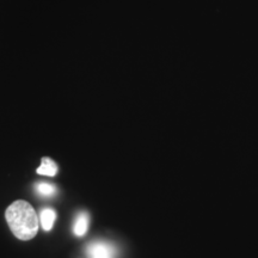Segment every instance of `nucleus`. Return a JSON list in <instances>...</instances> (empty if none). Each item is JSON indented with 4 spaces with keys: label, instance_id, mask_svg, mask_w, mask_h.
Returning <instances> with one entry per match:
<instances>
[{
    "label": "nucleus",
    "instance_id": "6",
    "mask_svg": "<svg viewBox=\"0 0 258 258\" xmlns=\"http://www.w3.org/2000/svg\"><path fill=\"white\" fill-rule=\"evenodd\" d=\"M36 191L42 196L49 198V196H53L56 192V186L50 184V183H38L36 186Z\"/></svg>",
    "mask_w": 258,
    "mask_h": 258
},
{
    "label": "nucleus",
    "instance_id": "4",
    "mask_svg": "<svg viewBox=\"0 0 258 258\" xmlns=\"http://www.w3.org/2000/svg\"><path fill=\"white\" fill-rule=\"evenodd\" d=\"M89 222H90V217L88 213L83 212L78 214V217L76 219V222H74V234L78 235V237H83L84 234H86L88 232V227H89Z\"/></svg>",
    "mask_w": 258,
    "mask_h": 258
},
{
    "label": "nucleus",
    "instance_id": "5",
    "mask_svg": "<svg viewBox=\"0 0 258 258\" xmlns=\"http://www.w3.org/2000/svg\"><path fill=\"white\" fill-rule=\"evenodd\" d=\"M40 219H41L42 228L48 232L53 228L54 222H55V219H56V213L54 212L53 209L46 208L41 212Z\"/></svg>",
    "mask_w": 258,
    "mask_h": 258
},
{
    "label": "nucleus",
    "instance_id": "1",
    "mask_svg": "<svg viewBox=\"0 0 258 258\" xmlns=\"http://www.w3.org/2000/svg\"><path fill=\"white\" fill-rule=\"evenodd\" d=\"M10 230L19 240H30L38 231V219L30 203L23 200L15 201L5 212Z\"/></svg>",
    "mask_w": 258,
    "mask_h": 258
},
{
    "label": "nucleus",
    "instance_id": "3",
    "mask_svg": "<svg viewBox=\"0 0 258 258\" xmlns=\"http://www.w3.org/2000/svg\"><path fill=\"white\" fill-rule=\"evenodd\" d=\"M38 175L42 176H49L53 177L57 173V164L54 160H51L50 158H42L41 160V166L36 170Z\"/></svg>",
    "mask_w": 258,
    "mask_h": 258
},
{
    "label": "nucleus",
    "instance_id": "2",
    "mask_svg": "<svg viewBox=\"0 0 258 258\" xmlns=\"http://www.w3.org/2000/svg\"><path fill=\"white\" fill-rule=\"evenodd\" d=\"M86 253L90 258H115L116 247L106 241H95L89 245Z\"/></svg>",
    "mask_w": 258,
    "mask_h": 258
}]
</instances>
